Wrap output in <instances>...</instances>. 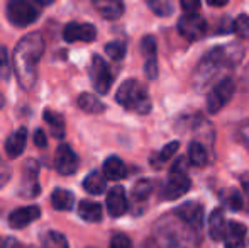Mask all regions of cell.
Masks as SVG:
<instances>
[{"instance_id": "obj_40", "label": "cell", "mask_w": 249, "mask_h": 248, "mask_svg": "<svg viewBox=\"0 0 249 248\" xmlns=\"http://www.w3.org/2000/svg\"><path fill=\"white\" fill-rule=\"evenodd\" d=\"M207 2H209L210 5H213V7H224V5H227V3H229V0H207Z\"/></svg>"}, {"instance_id": "obj_13", "label": "cell", "mask_w": 249, "mask_h": 248, "mask_svg": "<svg viewBox=\"0 0 249 248\" xmlns=\"http://www.w3.org/2000/svg\"><path fill=\"white\" fill-rule=\"evenodd\" d=\"M129 209V201L125 195L124 187L115 186L108 191L107 194V211L112 218H121L127 212Z\"/></svg>"}, {"instance_id": "obj_6", "label": "cell", "mask_w": 249, "mask_h": 248, "mask_svg": "<svg viewBox=\"0 0 249 248\" xmlns=\"http://www.w3.org/2000/svg\"><path fill=\"white\" fill-rule=\"evenodd\" d=\"M234 94H236V83H234L232 78H222L219 83H215L213 89L210 90L209 97H207L209 113L215 114L219 111H222V107H226L231 102Z\"/></svg>"}, {"instance_id": "obj_10", "label": "cell", "mask_w": 249, "mask_h": 248, "mask_svg": "<svg viewBox=\"0 0 249 248\" xmlns=\"http://www.w3.org/2000/svg\"><path fill=\"white\" fill-rule=\"evenodd\" d=\"M54 167L59 175H73L78 170V156L68 145H59L54 155Z\"/></svg>"}, {"instance_id": "obj_36", "label": "cell", "mask_w": 249, "mask_h": 248, "mask_svg": "<svg viewBox=\"0 0 249 248\" xmlns=\"http://www.w3.org/2000/svg\"><path fill=\"white\" fill-rule=\"evenodd\" d=\"M180 5L185 14H198L200 0H180Z\"/></svg>"}, {"instance_id": "obj_23", "label": "cell", "mask_w": 249, "mask_h": 248, "mask_svg": "<svg viewBox=\"0 0 249 248\" xmlns=\"http://www.w3.org/2000/svg\"><path fill=\"white\" fill-rule=\"evenodd\" d=\"M83 189L92 195H100L107 189V179L99 172H92L83 180Z\"/></svg>"}, {"instance_id": "obj_30", "label": "cell", "mask_w": 249, "mask_h": 248, "mask_svg": "<svg viewBox=\"0 0 249 248\" xmlns=\"http://www.w3.org/2000/svg\"><path fill=\"white\" fill-rule=\"evenodd\" d=\"M43 248H70V245H68V240H66V236L63 235V233L50 231L44 236Z\"/></svg>"}, {"instance_id": "obj_17", "label": "cell", "mask_w": 249, "mask_h": 248, "mask_svg": "<svg viewBox=\"0 0 249 248\" xmlns=\"http://www.w3.org/2000/svg\"><path fill=\"white\" fill-rule=\"evenodd\" d=\"M92 3L97 12L107 20H115L124 14L122 0H92Z\"/></svg>"}, {"instance_id": "obj_12", "label": "cell", "mask_w": 249, "mask_h": 248, "mask_svg": "<svg viewBox=\"0 0 249 248\" xmlns=\"http://www.w3.org/2000/svg\"><path fill=\"white\" fill-rule=\"evenodd\" d=\"M141 51L144 57V73L149 80L158 76V46L153 36H146L141 41Z\"/></svg>"}, {"instance_id": "obj_41", "label": "cell", "mask_w": 249, "mask_h": 248, "mask_svg": "<svg viewBox=\"0 0 249 248\" xmlns=\"http://www.w3.org/2000/svg\"><path fill=\"white\" fill-rule=\"evenodd\" d=\"M31 2H36L37 5H50V3H53L54 0H31Z\"/></svg>"}, {"instance_id": "obj_31", "label": "cell", "mask_w": 249, "mask_h": 248, "mask_svg": "<svg viewBox=\"0 0 249 248\" xmlns=\"http://www.w3.org/2000/svg\"><path fill=\"white\" fill-rule=\"evenodd\" d=\"M125 51H127V46H125L124 41H112L105 46V53L115 61L122 60L125 57Z\"/></svg>"}, {"instance_id": "obj_5", "label": "cell", "mask_w": 249, "mask_h": 248, "mask_svg": "<svg viewBox=\"0 0 249 248\" xmlns=\"http://www.w3.org/2000/svg\"><path fill=\"white\" fill-rule=\"evenodd\" d=\"M180 225H168L163 229L166 248H198L197 231L188 228L181 221Z\"/></svg>"}, {"instance_id": "obj_38", "label": "cell", "mask_w": 249, "mask_h": 248, "mask_svg": "<svg viewBox=\"0 0 249 248\" xmlns=\"http://www.w3.org/2000/svg\"><path fill=\"white\" fill-rule=\"evenodd\" d=\"M239 134H241V138H243V141L246 143V145L249 146V119L246 121V123L241 124V128H239Z\"/></svg>"}, {"instance_id": "obj_25", "label": "cell", "mask_w": 249, "mask_h": 248, "mask_svg": "<svg viewBox=\"0 0 249 248\" xmlns=\"http://www.w3.org/2000/svg\"><path fill=\"white\" fill-rule=\"evenodd\" d=\"M188 160H190L192 165L195 167H205L209 163V153L203 148L202 143L194 141L190 143V148H188Z\"/></svg>"}, {"instance_id": "obj_32", "label": "cell", "mask_w": 249, "mask_h": 248, "mask_svg": "<svg viewBox=\"0 0 249 248\" xmlns=\"http://www.w3.org/2000/svg\"><path fill=\"white\" fill-rule=\"evenodd\" d=\"M232 31L241 39H249V16H239L232 24Z\"/></svg>"}, {"instance_id": "obj_20", "label": "cell", "mask_w": 249, "mask_h": 248, "mask_svg": "<svg viewBox=\"0 0 249 248\" xmlns=\"http://www.w3.org/2000/svg\"><path fill=\"white\" fill-rule=\"evenodd\" d=\"M127 175L124 162L119 156H108L104 162V177L108 180H121Z\"/></svg>"}, {"instance_id": "obj_1", "label": "cell", "mask_w": 249, "mask_h": 248, "mask_svg": "<svg viewBox=\"0 0 249 248\" xmlns=\"http://www.w3.org/2000/svg\"><path fill=\"white\" fill-rule=\"evenodd\" d=\"M46 43L41 33H31L24 36L17 43L14 50L12 70L16 73V78L24 90H29L34 87L37 80V63L43 58Z\"/></svg>"}, {"instance_id": "obj_11", "label": "cell", "mask_w": 249, "mask_h": 248, "mask_svg": "<svg viewBox=\"0 0 249 248\" xmlns=\"http://www.w3.org/2000/svg\"><path fill=\"white\" fill-rule=\"evenodd\" d=\"M97 38V29L92 24L71 22L63 29V39L66 43H92Z\"/></svg>"}, {"instance_id": "obj_3", "label": "cell", "mask_w": 249, "mask_h": 248, "mask_svg": "<svg viewBox=\"0 0 249 248\" xmlns=\"http://www.w3.org/2000/svg\"><path fill=\"white\" fill-rule=\"evenodd\" d=\"M185 160L180 158L175 162V165L171 167V173L168 182L163 187V199L168 201H175V199H180L181 195H185L188 192V189L192 186L190 177L185 172Z\"/></svg>"}, {"instance_id": "obj_15", "label": "cell", "mask_w": 249, "mask_h": 248, "mask_svg": "<svg viewBox=\"0 0 249 248\" xmlns=\"http://www.w3.org/2000/svg\"><path fill=\"white\" fill-rule=\"evenodd\" d=\"M41 209L37 206H24L16 211L10 212L9 216V225L16 229H22L26 226H29L31 223H34L36 219H39Z\"/></svg>"}, {"instance_id": "obj_27", "label": "cell", "mask_w": 249, "mask_h": 248, "mask_svg": "<svg viewBox=\"0 0 249 248\" xmlns=\"http://www.w3.org/2000/svg\"><path fill=\"white\" fill-rule=\"evenodd\" d=\"M151 192H153V182L148 179H142L139 182H136L134 189H132V199L136 202H144L148 201Z\"/></svg>"}, {"instance_id": "obj_4", "label": "cell", "mask_w": 249, "mask_h": 248, "mask_svg": "<svg viewBox=\"0 0 249 248\" xmlns=\"http://www.w3.org/2000/svg\"><path fill=\"white\" fill-rule=\"evenodd\" d=\"M7 17L14 26L26 27L39 19V10L31 0H7Z\"/></svg>"}, {"instance_id": "obj_39", "label": "cell", "mask_w": 249, "mask_h": 248, "mask_svg": "<svg viewBox=\"0 0 249 248\" xmlns=\"http://www.w3.org/2000/svg\"><path fill=\"white\" fill-rule=\"evenodd\" d=\"M241 186H243V192H244V195H246V201L249 206V173L241 175Z\"/></svg>"}, {"instance_id": "obj_24", "label": "cell", "mask_w": 249, "mask_h": 248, "mask_svg": "<svg viewBox=\"0 0 249 248\" xmlns=\"http://www.w3.org/2000/svg\"><path fill=\"white\" fill-rule=\"evenodd\" d=\"M78 107L89 114H99V113H104V109H105V106L97 99V95L89 94V92L82 94V95L78 97Z\"/></svg>"}, {"instance_id": "obj_29", "label": "cell", "mask_w": 249, "mask_h": 248, "mask_svg": "<svg viewBox=\"0 0 249 248\" xmlns=\"http://www.w3.org/2000/svg\"><path fill=\"white\" fill-rule=\"evenodd\" d=\"M178 146H180V143H178V141L168 143V145L164 146V148L161 150V152L158 153V155L153 158V165H154V167H158V169H160V167H163L166 162H170V160H171V156H173L175 153H177Z\"/></svg>"}, {"instance_id": "obj_18", "label": "cell", "mask_w": 249, "mask_h": 248, "mask_svg": "<svg viewBox=\"0 0 249 248\" xmlns=\"http://www.w3.org/2000/svg\"><path fill=\"white\" fill-rule=\"evenodd\" d=\"M27 143V131L26 128H19L17 131H14L12 134L7 138L5 141V152L10 158H17V156L22 155L24 148H26Z\"/></svg>"}, {"instance_id": "obj_37", "label": "cell", "mask_w": 249, "mask_h": 248, "mask_svg": "<svg viewBox=\"0 0 249 248\" xmlns=\"http://www.w3.org/2000/svg\"><path fill=\"white\" fill-rule=\"evenodd\" d=\"M34 145H36L37 148H46L48 146V139L43 129H36V133H34Z\"/></svg>"}, {"instance_id": "obj_22", "label": "cell", "mask_w": 249, "mask_h": 248, "mask_svg": "<svg viewBox=\"0 0 249 248\" xmlns=\"http://www.w3.org/2000/svg\"><path fill=\"white\" fill-rule=\"evenodd\" d=\"M75 202V195L65 189H56L51 194V206L56 211H70Z\"/></svg>"}, {"instance_id": "obj_8", "label": "cell", "mask_w": 249, "mask_h": 248, "mask_svg": "<svg viewBox=\"0 0 249 248\" xmlns=\"http://www.w3.org/2000/svg\"><path fill=\"white\" fill-rule=\"evenodd\" d=\"M178 33L188 41H197L205 36L207 22L198 14H185L178 20Z\"/></svg>"}, {"instance_id": "obj_9", "label": "cell", "mask_w": 249, "mask_h": 248, "mask_svg": "<svg viewBox=\"0 0 249 248\" xmlns=\"http://www.w3.org/2000/svg\"><path fill=\"white\" fill-rule=\"evenodd\" d=\"M175 216L178 218V221H181L188 228L197 231L203 223V206L195 201L185 202V204L178 206L177 211H175Z\"/></svg>"}, {"instance_id": "obj_33", "label": "cell", "mask_w": 249, "mask_h": 248, "mask_svg": "<svg viewBox=\"0 0 249 248\" xmlns=\"http://www.w3.org/2000/svg\"><path fill=\"white\" fill-rule=\"evenodd\" d=\"M146 2H148V5L151 7V10L161 17L170 16L171 10H173V7H171V3L168 2V0H146Z\"/></svg>"}, {"instance_id": "obj_35", "label": "cell", "mask_w": 249, "mask_h": 248, "mask_svg": "<svg viewBox=\"0 0 249 248\" xmlns=\"http://www.w3.org/2000/svg\"><path fill=\"white\" fill-rule=\"evenodd\" d=\"M110 248H132V242H131V238H129L127 235H122V233H119V235L112 236Z\"/></svg>"}, {"instance_id": "obj_19", "label": "cell", "mask_w": 249, "mask_h": 248, "mask_svg": "<svg viewBox=\"0 0 249 248\" xmlns=\"http://www.w3.org/2000/svg\"><path fill=\"white\" fill-rule=\"evenodd\" d=\"M226 228H227V221H226V216H224V211L220 208L213 209L212 214L209 216V235H210V238L215 240V242L224 240Z\"/></svg>"}, {"instance_id": "obj_7", "label": "cell", "mask_w": 249, "mask_h": 248, "mask_svg": "<svg viewBox=\"0 0 249 248\" xmlns=\"http://www.w3.org/2000/svg\"><path fill=\"white\" fill-rule=\"evenodd\" d=\"M90 76H92L93 89L97 90V94L105 95L110 90L114 76H112L110 68H108V65L102 57L92 58V63H90Z\"/></svg>"}, {"instance_id": "obj_14", "label": "cell", "mask_w": 249, "mask_h": 248, "mask_svg": "<svg viewBox=\"0 0 249 248\" xmlns=\"http://www.w3.org/2000/svg\"><path fill=\"white\" fill-rule=\"evenodd\" d=\"M41 187L37 182V165L34 162H29L24 169V175H22V182L19 187V195L26 199H33L39 194Z\"/></svg>"}, {"instance_id": "obj_26", "label": "cell", "mask_w": 249, "mask_h": 248, "mask_svg": "<svg viewBox=\"0 0 249 248\" xmlns=\"http://www.w3.org/2000/svg\"><path fill=\"white\" fill-rule=\"evenodd\" d=\"M44 121L51 126L53 133L58 138H63L65 134V121H63V116L58 113H53V111H44Z\"/></svg>"}, {"instance_id": "obj_28", "label": "cell", "mask_w": 249, "mask_h": 248, "mask_svg": "<svg viewBox=\"0 0 249 248\" xmlns=\"http://www.w3.org/2000/svg\"><path fill=\"white\" fill-rule=\"evenodd\" d=\"M222 201L226 204V208H229L231 211H239L243 208V195L239 194V191L236 189H227V191L222 192Z\"/></svg>"}, {"instance_id": "obj_2", "label": "cell", "mask_w": 249, "mask_h": 248, "mask_svg": "<svg viewBox=\"0 0 249 248\" xmlns=\"http://www.w3.org/2000/svg\"><path fill=\"white\" fill-rule=\"evenodd\" d=\"M115 100L121 104L124 109L136 114H148L151 111V99L148 90L134 78H129L119 87L115 94Z\"/></svg>"}, {"instance_id": "obj_34", "label": "cell", "mask_w": 249, "mask_h": 248, "mask_svg": "<svg viewBox=\"0 0 249 248\" xmlns=\"http://www.w3.org/2000/svg\"><path fill=\"white\" fill-rule=\"evenodd\" d=\"M10 73H12V65L9 60V53H7L5 46H0V78L9 80Z\"/></svg>"}, {"instance_id": "obj_21", "label": "cell", "mask_w": 249, "mask_h": 248, "mask_svg": "<svg viewBox=\"0 0 249 248\" xmlns=\"http://www.w3.org/2000/svg\"><path fill=\"white\" fill-rule=\"evenodd\" d=\"M78 216L89 223H99L102 219V206L93 201H82L78 206Z\"/></svg>"}, {"instance_id": "obj_16", "label": "cell", "mask_w": 249, "mask_h": 248, "mask_svg": "<svg viewBox=\"0 0 249 248\" xmlns=\"http://www.w3.org/2000/svg\"><path fill=\"white\" fill-rule=\"evenodd\" d=\"M248 229L243 223L229 221L226 228V235H224V245L226 248H243L246 243Z\"/></svg>"}]
</instances>
